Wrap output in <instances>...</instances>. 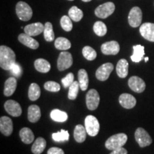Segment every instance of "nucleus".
<instances>
[{"mask_svg":"<svg viewBox=\"0 0 154 154\" xmlns=\"http://www.w3.org/2000/svg\"><path fill=\"white\" fill-rule=\"evenodd\" d=\"M41 118V110L36 105H32L28 109V119L30 122L36 123Z\"/></svg>","mask_w":154,"mask_h":154,"instance_id":"20","label":"nucleus"},{"mask_svg":"<svg viewBox=\"0 0 154 154\" xmlns=\"http://www.w3.org/2000/svg\"><path fill=\"white\" fill-rule=\"evenodd\" d=\"M40 95H41V89L39 86L35 83L31 84L28 91L29 99L31 101H36L40 97Z\"/></svg>","mask_w":154,"mask_h":154,"instance_id":"28","label":"nucleus"},{"mask_svg":"<svg viewBox=\"0 0 154 154\" xmlns=\"http://www.w3.org/2000/svg\"><path fill=\"white\" fill-rule=\"evenodd\" d=\"M115 11V5L113 2H109L99 6L95 9L96 16L99 18L106 19L113 14Z\"/></svg>","mask_w":154,"mask_h":154,"instance_id":"6","label":"nucleus"},{"mask_svg":"<svg viewBox=\"0 0 154 154\" xmlns=\"http://www.w3.org/2000/svg\"><path fill=\"white\" fill-rule=\"evenodd\" d=\"M44 36L47 42H52L54 40V32L53 31V26L51 22H47L44 24Z\"/></svg>","mask_w":154,"mask_h":154,"instance_id":"31","label":"nucleus"},{"mask_svg":"<svg viewBox=\"0 0 154 154\" xmlns=\"http://www.w3.org/2000/svg\"><path fill=\"white\" fill-rule=\"evenodd\" d=\"M101 49L105 55H116L120 51V46L117 42L111 41L102 44Z\"/></svg>","mask_w":154,"mask_h":154,"instance_id":"13","label":"nucleus"},{"mask_svg":"<svg viewBox=\"0 0 154 154\" xmlns=\"http://www.w3.org/2000/svg\"><path fill=\"white\" fill-rule=\"evenodd\" d=\"M128 84L131 89L136 93H142L146 88V84L144 81L136 76L131 77L128 79Z\"/></svg>","mask_w":154,"mask_h":154,"instance_id":"11","label":"nucleus"},{"mask_svg":"<svg viewBox=\"0 0 154 154\" xmlns=\"http://www.w3.org/2000/svg\"><path fill=\"white\" fill-rule=\"evenodd\" d=\"M46 146H47L46 140L42 137L37 138L32 146V152L34 154H41L44 151Z\"/></svg>","mask_w":154,"mask_h":154,"instance_id":"24","label":"nucleus"},{"mask_svg":"<svg viewBox=\"0 0 154 154\" xmlns=\"http://www.w3.org/2000/svg\"><path fill=\"white\" fill-rule=\"evenodd\" d=\"M84 16V13L76 6H74L69 11V17L74 22H79Z\"/></svg>","mask_w":154,"mask_h":154,"instance_id":"32","label":"nucleus"},{"mask_svg":"<svg viewBox=\"0 0 154 154\" xmlns=\"http://www.w3.org/2000/svg\"><path fill=\"white\" fill-rule=\"evenodd\" d=\"M74 82V76L72 73H69L64 78L61 79V83H62L63 87L65 88H68L72 84V83Z\"/></svg>","mask_w":154,"mask_h":154,"instance_id":"39","label":"nucleus"},{"mask_svg":"<svg viewBox=\"0 0 154 154\" xmlns=\"http://www.w3.org/2000/svg\"><path fill=\"white\" fill-rule=\"evenodd\" d=\"M83 2H91V0H82Z\"/></svg>","mask_w":154,"mask_h":154,"instance_id":"43","label":"nucleus"},{"mask_svg":"<svg viewBox=\"0 0 154 154\" xmlns=\"http://www.w3.org/2000/svg\"><path fill=\"white\" fill-rule=\"evenodd\" d=\"M127 150L125 149L124 147L119 148V149L113 150L110 154H127Z\"/></svg>","mask_w":154,"mask_h":154,"instance_id":"42","label":"nucleus"},{"mask_svg":"<svg viewBox=\"0 0 154 154\" xmlns=\"http://www.w3.org/2000/svg\"><path fill=\"white\" fill-rule=\"evenodd\" d=\"M19 136H20V138L22 139L23 143L26 144L32 143L34 140V135L32 131L26 127L20 130Z\"/></svg>","mask_w":154,"mask_h":154,"instance_id":"22","label":"nucleus"},{"mask_svg":"<svg viewBox=\"0 0 154 154\" xmlns=\"http://www.w3.org/2000/svg\"><path fill=\"white\" fill-rule=\"evenodd\" d=\"M128 23L132 27H138L142 22V11L139 7H134L131 9L128 14Z\"/></svg>","mask_w":154,"mask_h":154,"instance_id":"9","label":"nucleus"},{"mask_svg":"<svg viewBox=\"0 0 154 154\" xmlns=\"http://www.w3.org/2000/svg\"><path fill=\"white\" fill-rule=\"evenodd\" d=\"M127 140H128V136L126 134L123 133L115 134L108 138L105 143V146L108 150L113 151L123 147L126 144Z\"/></svg>","mask_w":154,"mask_h":154,"instance_id":"2","label":"nucleus"},{"mask_svg":"<svg viewBox=\"0 0 154 154\" xmlns=\"http://www.w3.org/2000/svg\"><path fill=\"white\" fill-rule=\"evenodd\" d=\"M148 61H149V57H146L145 58V61H146V62H147Z\"/></svg>","mask_w":154,"mask_h":154,"instance_id":"44","label":"nucleus"},{"mask_svg":"<svg viewBox=\"0 0 154 154\" xmlns=\"http://www.w3.org/2000/svg\"><path fill=\"white\" fill-rule=\"evenodd\" d=\"M9 71H10L11 74L14 75V77H17V78L21 76V75H22V67H21L20 65L17 63H15L14 64L11 66V68L10 69V70Z\"/></svg>","mask_w":154,"mask_h":154,"instance_id":"40","label":"nucleus"},{"mask_svg":"<svg viewBox=\"0 0 154 154\" xmlns=\"http://www.w3.org/2000/svg\"><path fill=\"white\" fill-rule=\"evenodd\" d=\"M60 24L62 29L66 32H70L73 28L72 19L68 16H63L60 20Z\"/></svg>","mask_w":154,"mask_h":154,"instance_id":"37","label":"nucleus"},{"mask_svg":"<svg viewBox=\"0 0 154 154\" xmlns=\"http://www.w3.org/2000/svg\"><path fill=\"white\" fill-rule=\"evenodd\" d=\"M113 70V65L111 63L102 64L96 72V77L98 80L104 82L109 79L111 73Z\"/></svg>","mask_w":154,"mask_h":154,"instance_id":"10","label":"nucleus"},{"mask_svg":"<svg viewBox=\"0 0 154 154\" xmlns=\"http://www.w3.org/2000/svg\"><path fill=\"white\" fill-rule=\"evenodd\" d=\"M116 73L120 78H126L128 74V63L126 59H121L116 65Z\"/></svg>","mask_w":154,"mask_h":154,"instance_id":"21","label":"nucleus"},{"mask_svg":"<svg viewBox=\"0 0 154 154\" xmlns=\"http://www.w3.org/2000/svg\"><path fill=\"white\" fill-rule=\"evenodd\" d=\"M135 139L137 142L140 147L144 148L151 145L153 140L150 135L143 128H138L135 132Z\"/></svg>","mask_w":154,"mask_h":154,"instance_id":"4","label":"nucleus"},{"mask_svg":"<svg viewBox=\"0 0 154 154\" xmlns=\"http://www.w3.org/2000/svg\"><path fill=\"white\" fill-rule=\"evenodd\" d=\"M34 66L38 72L47 73L51 69V64L49 61L44 59H37L34 61Z\"/></svg>","mask_w":154,"mask_h":154,"instance_id":"25","label":"nucleus"},{"mask_svg":"<svg viewBox=\"0 0 154 154\" xmlns=\"http://www.w3.org/2000/svg\"><path fill=\"white\" fill-rule=\"evenodd\" d=\"M17 82L15 77H9L5 82V89H4V94L6 96H10L14 93L17 88Z\"/></svg>","mask_w":154,"mask_h":154,"instance_id":"19","label":"nucleus"},{"mask_svg":"<svg viewBox=\"0 0 154 154\" xmlns=\"http://www.w3.org/2000/svg\"><path fill=\"white\" fill-rule=\"evenodd\" d=\"M18 39L22 44L32 49H36L39 47V44L36 40L32 38V36L25 33L19 34Z\"/></svg>","mask_w":154,"mask_h":154,"instance_id":"18","label":"nucleus"},{"mask_svg":"<svg viewBox=\"0 0 154 154\" xmlns=\"http://www.w3.org/2000/svg\"><path fill=\"white\" fill-rule=\"evenodd\" d=\"M119 103L124 109H133L136 104V99L134 96L129 94H123L119 96Z\"/></svg>","mask_w":154,"mask_h":154,"instance_id":"16","label":"nucleus"},{"mask_svg":"<svg viewBox=\"0 0 154 154\" xmlns=\"http://www.w3.org/2000/svg\"><path fill=\"white\" fill-rule=\"evenodd\" d=\"M44 30V25L40 22H36L29 24L24 27L25 34L31 36L39 35Z\"/></svg>","mask_w":154,"mask_h":154,"instance_id":"17","label":"nucleus"},{"mask_svg":"<svg viewBox=\"0 0 154 154\" xmlns=\"http://www.w3.org/2000/svg\"><path fill=\"white\" fill-rule=\"evenodd\" d=\"M86 128L82 126V125H77L75 127L74 131V139L78 143H83L86 138Z\"/></svg>","mask_w":154,"mask_h":154,"instance_id":"23","label":"nucleus"},{"mask_svg":"<svg viewBox=\"0 0 154 154\" xmlns=\"http://www.w3.org/2000/svg\"><path fill=\"white\" fill-rule=\"evenodd\" d=\"M85 128L87 134L90 136H96L100 129L98 119L92 115H88L85 119Z\"/></svg>","mask_w":154,"mask_h":154,"instance_id":"5","label":"nucleus"},{"mask_svg":"<svg viewBox=\"0 0 154 154\" xmlns=\"http://www.w3.org/2000/svg\"><path fill=\"white\" fill-rule=\"evenodd\" d=\"M78 79L80 88L82 91H86L88 86V76L85 69H80L78 72Z\"/></svg>","mask_w":154,"mask_h":154,"instance_id":"26","label":"nucleus"},{"mask_svg":"<svg viewBox=\"0 0 154 154\" xmlns=\"http://www.w3.org/2000/svg\"><path fill=\"white\" fill-rule=\"evenodd\" d=\"M44 88L51 92H58L60 91L61 87L58 83L49 81V82H46L44 84Z\"/></svg>","mask_w":154,"mask_h":154,"instance_id":"38","label":"nucleus"},{"mask_svg":"<svg viewBox=\"0 0 154 154\" xmlns=\"http://www.w3.org/2000/svg\"><path fill=\"white\" fill-rule=\"evenodd\" d=\"M134 49V54L131 57L132 61L136 63L140 62L143 59V57L145 52H144V47L141 45H136L133 47Z\"/></svg>","mask_w":154,"mask_h":154,"instance_id":"27","label":"nucleus"},{"mask_svg":"<svg viewBox=\"0 0 154 154\" xmlns=\"http://www.w3.org/2000/svg\"><path fill=\"white\" fill-rule=\"evenodd\" d=\"M47 154H64V152L61 149L57 147H52L47 151Z\"/></svg>","mask_w":154,"mask_h":154,"instance_id":"41","label":"nucleus"},{"mask_svg":"<svg viewBox=\"0 0 154 154\" xmlns=\"http://www.w3.org/2000/svg\"><path fill=\"white\" fill-rule=\"evenodd\" d=\"M69 88L68 98L70 100H74L78 96L79 88H80L79 83V82H74Z\"/></svg>","mask_w":154,"mask_h":154,"instance_id":"35","label":"nucleus"},{"mask_svg":"<svg viewBox=\"0 0 154 154\" xmlns=\"http://www.w3.org/2000/svg\"><path fill=\"white\" fill-rule=\"evenodd\" d=\"M16 61V55L11 48L2 45L0 47V66L5 70H10Z\"/></svg>","mask_w":154,"mask_h":154,"instance_id":"1","label":"nucleus"},{"mask_svg":"<svg viewBox=\"0 0 154 154\" xmlns=\"http://www.w3.org/2000/svg\"><path fill=\"white\" fill-rule=\"evenodd\" d=\"M54 46L57 49L65 51V50L70 49L72 44H71L69 40L67 39L66 38L59 37L55 40Z\"/></svg>","mask_w":154,"mask_h":154,"instance_id":"30","label":"nucleus"},{"mask_svg":"<svg viewBox=\"0 0 154 154\" xmlns=\"http://www.w3.org/2000/svg\"><path fill=\"white\" fill-rule=\"evenodd\" d=\"M16 13L18 18L24 22H27L32 18L33 11L27 3L19 2L16 5Z\"/></svg>","mask_w":154,"mask_h":154,"instance_id":"3","label":"nucleus"},{"mask_svg":"<svg viewBox=\"0 0 154 154\" xmlns=\"http://www.w3.org/2000/svg\"><path fill=\"white\" fill-rule=\"evenodd\" d=\"M73 58L71 53L62 51L60 53L57 60V67L59 71H63L72 66Z\"/></svg>","mask_w":154,"mask_h":154,"instance_id":"7","label":"nucleus"},{"mask_svg":"<svg viewBox=\"0 0 154 154\" xmlns=\"http://www.w3.org/2000/svg\"><path fill=\"white\" fill-rule=\"evenodd\" d=\"M5 109L9 115L14 117H18L22 114V107L18 102L14 100H8L5 102Z\"/></svg>","mask_w":154,"mask_h":154,"instance_id":"12","label":"nucleus"},{"mask_svg":"<svg viewBox=\"0 0 154 154\" xmlns=\"http://www.w3.org/2000/svg\"><path fill=\"white\" fill-rule=\"evenodd\" d=\"M94 31L97 36H103L107 33V27L103 22L98 21L94 24Z\"/></svg>","mask_w":154,"mask_h":154,"instance_id":"33","label":"nucleus"},{"mask_svg":"<svg viewBox=\"0 0 154 154\" xmlns=\"http://www.w3.org/2000/svg\"><path fill=\"white\" fill-rule=\"evenodd\" d=\"M69 1H74V0H69Z\"/></svg>","mask_w":154,"mask_h":154,"instance_id":"45","label":"nucleus"},{"mask_svg":"<svg viewBox=\"0 0 154 154\" xmlns=\"http://www.w3.org/2000/svg\"><path fill=\"white\" fill-rule=\"evenodd\" d=\"M140 33L141 36L149 42H154V24L146 22L140 26Z\"/></svg>","mask_w":154,"mask_h":154,"instance_id":"14","label":"nucleus"},{"mask_svg":"<svg viewBox=\"0 0 154 154\" xmlns=\"http://www.w3.org/2000/svg\"><path fill=\"white\" fill-rule=\"evenodd\" d=\"M82 54L83 56L85 57V59H86L88 61H93L97 57L96 51L93 48L89 47V46H86V47L83 48Z\"/></svg>","mask_w":154,"mask_h":154,"instance_id":"34","label":"nucleus"},{"mask_svg":"<svg viewBox=\"0 0 154 154\" xmlns=\"http://www.w3.org/2000/svg\"><path fill=\"white\" fill-rule=\"evenodd\" d=\"M53 139L57 142H62L65 140H68L69 138V134L68 131L61 130L60 131L55 133L52 134Z\"/></svg>","mask_w":154,"mask_h":154,"instance_id":"36","label":"nucleus"},{"mask_svg":"<svg viewBox=\"0 0 154 154\" xmlns=\"http://www.w3.org/2000/svg\"><path fill=\"white\" fill-rule=\"evenodd\" d=\"M0 131L3 135L9 136L13 132V123L10 118L2 116L0 119Z\"/></svg>","mask_w":154,"mask_h":154,"instance_id":"15","label":"nucleus"},{"mask_svg":"<svg viewBox=\"0 0 154 154\" xmlns=\"http://www.w3.org/2000/svg\"><path fill=\"white\" fill-rule=\"evenodd\" d=\"M50 116L53 121L57 122H64L68 119V115L66 112L59 109H54L50 113Z\"/></svg>","mask_w":154,"mask_h":154,"instance_id":"29","label":"nucleus"},{"mask_svg":"<svg viewBox=\"0 0 154 154\" xmlns=\"http://www.w3.org/2000/svg\"><path fill=\"white\" fill-rule=\"evenodd\" d=\"M100 101V96L96 89H91L86 94V106L88 110H96L99 106Z\"/></svg>","mask_w":154,"mask_h":154,"instance_id":"8","label":"nucleus"}]
</instances>
